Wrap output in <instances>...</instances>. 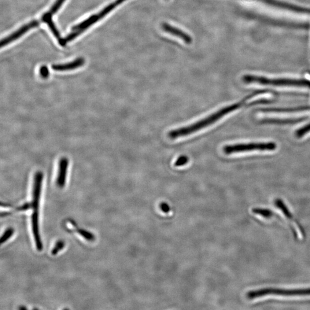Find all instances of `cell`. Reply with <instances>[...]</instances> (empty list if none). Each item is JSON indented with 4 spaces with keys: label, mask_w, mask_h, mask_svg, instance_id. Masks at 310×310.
I'll list each match as a JSON object with an SVG mask.
<instances>
[{
    "label": "cell",
    "mask_w": 310,
    "mask_h": 310,
    "mask_svg": "<svg viewBox=\"0 0 310 310\" xmlns=\"http://www.w3.org/2000/svg\"><path fill=\"white\" fill-rule=\"evenodd\" d=\"M257 94V92H255V93L247 96L246 98H243L241 101L225 107V108L218 110L217 112L210 114L209 116L196 122V123L188 125L186 127L174 129V130H172L168 133V137L171 139L186 137L187 136L195 134V133L201 130V129L208 127L210 125L215 124L217 121L222 119L225 116H227V114L241 108L245 104L246 102L249 99L252 98Z\"/></svg>",
    "instance_id": "cell-1"
},
{
    "label": "cell",
    "mask_w": 310,
    "mask_h": 310,
    "mask_svg": "<svg viewBox=\"0 0 310 310\" xmlns=\"http://www.w3.org/2000/svg\"><path fill=\"white\" fill-rule=\"evenodd\" d=\"M43 179V173L36 172L34 176V187H33V198L31 207L33 210L32 215V228L35 239L37 249L41 251L43 249V243L40 238L39 228V209L40 194Z\"/></svg>",
    "instance_id": "cell-2"
},
{
    "label": "cell",
    "mask_w": 310,
    "mask_h": 310,
    "mask_svg": "<svg viewBox=\"0 0 310 310\" xmlns=\"http://www.w3.org/2000/svg\"><path fill=\"white\" fill-rule=\"evenodd\" d=\"M126 1L127 0H116L115 1L110 3L109 5L106 6L100 12L90 16L79 24L74 26L72 29V32L63 39L62 46H66V44L69 42L75 40L78 36H79L85 31L87 29L90 27L91 25L97 23L99 20L106 16L107 14L111 12V11L115 9L117 6L121 5V3Z\"/></svg>",
    "instance_id": "cell-3"
},
{
    "label": "cell",
    "mask_w": 310,
    "mask_h": 310,
    "mask_svg": "<svg viewBox=\"0 0 310 310\" xmlns=\"http://www.w3.org/2000/svg\"><path fill=\"white\" fill-rule=\"evenodd\" d=\"M245 82L258 83L264 85L274 86H294L310 88V81L306 79H294L287 78H268L254 76H245L243 77Z\"/></svg>",
    "instance_id": "cell-4"
},
{
    "label": "cell",
    "mask_w": 310,
    "mask_h": 310,
    "mask_svg": "<svg viewBox=\"0 0 310 310\" xmlns=\"http://www.w3.org/2000/svg\"><path fill=\"white\" fill-rule=\"evenodd\" d=\"M276 144L274 142L252 143L237 144L224 147V152L227 155L250 152V151H272L276 149Z\"/></svg>",
    "instance_id": "cell-5"
},
{
    "label": "cell",
    "mask_w": 310,
    "mask_h": 310,
    "mask_svg": "<svg viewBox=\"0 0 310 310\" xmlns=\"http://www.w3.org/2000/svg\"><path fill=\"white\" fill-rule=\"evenodd\" d=\"M268 295H276V296H310V289H264L250 291L247 294V297L250 300L268 296Z\"/></svg>",
    "instance_id": "cell-6"
},
{
    "label": "cell",
    "mask_w": 310,
    "mask_h": 310,
    "mask_svg": "<svg viewBox=\"0 0 310 310\" xmlns=\"http://www.w3.org/2000/svg\"><path fill=\"white\" fill-rule=\"evenodd\" d=\"M65 1L66 0H57L56 2L52 6L50 9L48 10L45 13H44L40 19L37 20L39 24L42 23H46L47 25L49 26L50 31L53 33L55 38H57L59 44H60L61 46L62 45L63 39H64V38H62L60 32H59L56 26H55L53 20V16L58 12L59 9L61 8V6L64 4Z\"/></svg>",
    "instance_id": "cell-7"
},
{
    "label": "cell",
    "mask_w": 310,
    "mask_h": 310,
    "mask_svg": "<svg viewBox=\"0 0 310 310\" xmlns=\"http://www.w3.org/2000/svg\"><path fill=\"white\" fill-rule=\"evenodd\" d=\"M275 205L280 210H282L284 216L287 217V219L290 221L291 224H293L295 234H297L298 236H300V239L304 238L305 236L304 229L302 228L301 225L298 223V221L294 219L293 215L291 213L289 209L287 208L286 206L284 204L282 201L280 200V199H277L275 201Z\"/></svg>",
    "instance_id": "cell-8"
},
{
    "label": "cell",
    "mask_w": 310,
    "mask_h": 310,
    "mask_svg": "<svg viewBox=\"0 0 310 310\" xmlns=\"http://www.w3.org/2000/svg\"><path fill=\"white\" fill-rule=\"evenodd\" d=\"M161 27L164 31L182 39L187 44H190L192 42L191 37L185 32L181 30L180 29L173 27L172 25L165 23L162 24Z\"/></svg>",
    "instance_id": "cell-9"
},
{
    "label": "cell",
    "mask_w": 310,
    "mask_h": 310,
    "mask_svg": "<svg viewBox=\"0 0 310 310\" xmlns=\"http://www.w3.org/2000/svg\"><path fill=\"white\" fill-rule=\"evenodd\" d=\"M69 160L67 157H62L59 161L58 174L57 183L58 187H64L67 178Z\"/></svg>",
    "instance_id": "cell-10"
},
{
    "label": "cell",
    "mask_w": 310,
    "mask_h": 310,
    "mask_svg": "<svg viewBox=\"0 0 310 310\" xmlns=\"http://www.w3.org/2000/svg\"><path fill=\"white\" fill-rule=\"evenodd\" d=\"M84 62H85V61H84L83 58H77L76 60L67 63V64L54 65L52 66V68L55 71L57 72L69 71V70H75L80 68L81 66L84 65Z\"/></svg>",
    "instance_id": "cell-11"
},
{
    "label": "cell",
    "mask_w": 310,
    "mask_h": 310,
    "mask_svg": "<svg viewBox=\"0 0 310 310\" xmlns=\"http://www.w3.org/2000/svg\"><path fill=\"white\" fill-rule=\"evenodd\" d=\"M78 233H79L84 238H85L88 241H93L95 239L93 234L91 233L90 232L84 230H77L76 231Z\"/></svg>",
    "instance_id": "cell-12"
},
{
    "label": "cell",
    "mask_w": 310,
    "mask_h": 310,
    "mask_svg": "<svg viewBox=\"0 0 310 310\" xmlns=\"http://www.w3.org/2000/svg\"><path fill=\"white\" fill-rule=\"evenodd\" d=\"M254 215H259L263 217L269 218L273 216L272 212L268 210H263L259 209H254L252 210Z\"/></svg>",
    "instance_id": "cell-13"
},
{
    "label": "cell",
    "mask_w": 310,
    "mask_h": 310,
    "mask_svg": "<svg viewBox=\"0 0 310 310\" xmlns=\"http://www.w3.org/2000/svg\"><path fill=\"white\" fill-rule=\"evenodd\" d=\"M13 232L14 231L12 228L8 229V230H7L4 232V233H3L2 235L1 240H0V241H1V244L5 242L7 240H8V239L12 237V235L13 234Z\"/></svg>",
    "instance_id": "cell-14"
},
{
    "label": "cell",
    "mask_w": 310,
    "mask_h": 310,
    "mask_svg": "<svg viewBox=\"0 0 310 310\" xmlns=\"http://www.w3.org/2000/svg\"><path fill=\"white\" fill-rule=\"evenodd\" d=\"M309 132H310V123L305 127L300 129V130L297 131L296 135L298 138H300L307 134Z\"/></svg>",
    "instance_id": "cell-15"
},
{
    "label": "cell",
    "mask_w": 310,
    "mask_h": 310,
    "mask_svg": "<svg viewBox=\"0 0 310 310\" xmlns=\"http://www.w3.org/2000/svg\"><path fill=\"white\" fill-rule=\"evenodd\" d=\"M65 242L63 241H58L56 244H55L53 251H52V254L53 255H56V254L60 252L63 248H64Z\"/></svg>",
    "instance_id": "cell-16"
},
{
    "label": "cell",
    "mask_w": 310,
    "mask_h": 310,
    "mask_svg": "<svg viewBox=\"0 0 310 310\" xmlns=\"http://www.w3.org/2000/svg\"><path fill=\"white\" fill-rule=\"evenodd\" d=\"M188 161H189V158L186 156H181L175 161V165L176 167H180V166L186 164Z\"/></svg>",
    "instance_id": "cell-17"
},
{
    "label": "cell",
    "mask_w": 310,
    "mask_h": 310,
    "mask_svg": "<svg viewBox=\"0 0 310 310\" xmlns=\"http://www.w3.org/2000/svg\"><path fill=\"white\" fill-rule=\"evenodd\" d=\"M39 73L40 76H41L43 78L46 79L48 77H49L50 72L49 69H48L47 66H43L40 67L39 70Z\"/></svg>",
    "instance_id": "cell-18"
},
{
    "label": "cell",
    "mask_w": 310,
    "mask_h": 310,
    "mask_svg": "<svg viewBox=\"0 0 310 310\" xmlns=\"http://www.w3.org/2000/svg\"><path fill=\"white\" fill-rule=\"evenodd\" d=\"M31 207V204H25L19 207V208H17L16 210V211H25V210H28L30 209Z\"/></svg>",
    "instance_id": "cell-19"
},
{
    "label": "cell",
    "mask_w": 310,
    "mask_h": 310,
    "mask_svg": "<svg viewBox=\"0 0 310 310\" xmlns=\"http://www.w3.org/2000/svg\"><path fill=\"white\" fill-rule=\"evenodd\" d=\"M19 309H26V308L24 307H22V308H20Z\"/></svg>",
    "instance_id": "cell-20"
}]
</instances>
